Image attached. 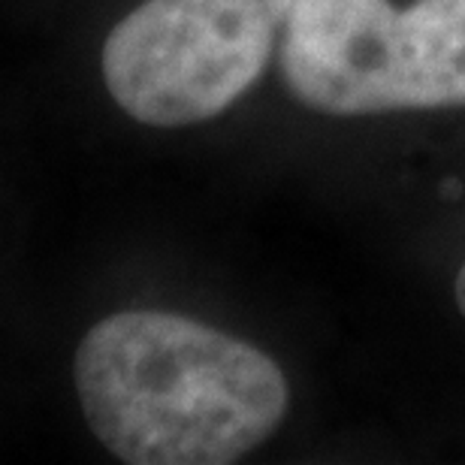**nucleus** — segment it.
Listing matches in <instances>:
<instances>
[{
  "instance_id": "f257e3e1",
  "label": "nucleus",
  "mask_w": 465,
  "mask_h": 465,
  "mask_svg": "<svg viewBox=\"0 0 465 465\" xmlns=\"http://www.w3.org/2000/svg\"><path fill=\"white\" fill-rule=\"evenodd\" d=\"M91 432L130 465H227L260 448L291 405L260 348L170 312H118L73 360Z\"/></svg>"
},
{
  "instance_id": "39448f33",
  "label": "nucleus",
  "mask_w": 465,
  "mask_h": 465,
  "mask_svg": "<svg viewBox=\"0 0 465 465\" xmlns=\"http://www.w3.org/2000/svg\"><path fill=\"white\" fill-rule=\"evenodd\" d=\"M457 305H460V312L465 314V263H462L460 275H457Z\"/></svg>"
},
{
  "instance_id": "7ed1b4c3",
  "label": "nucleus",
  "mask_w": 465,
  "mask_h": 465,
  "mask_svg": "<svg viewBox=\"0 0 465 465\" xmlns=\"http://www.w3.org/2000/svg\"><path fill=\"white\" fill-rule=\"evenodd\" d=\"M296 0H145L109 31L106 91L148 127L221 115L263 76Z\"/></svg>"
},
{
  "instance_id": "f03ea898",
  "label": "nucleus",
  "mask_w": 465,
  "mask_h": 465,
  "mask_svg": "<svg viewBox=\"0 0 465 465\" xmlns=\"http://www.w3.org/2000/svg\"><path fill=\"white\" fill-rule=\"evenodd\" d=\"M282 73L327 115L465 106V0H296Z\"/></svg>"
},
{
  "instance_id": "20e7f679",
  "label": "nucleus",
  "mask_w": 465,
  "mask_h": 465,
  "mask_svg": "<svg viewBox=\"0 0 465 465\" xmlns=\"http://www.w3.org/2000/svg\"><path fill=\"white\" fill-rule=\"evenodd\" d=\"M441 197H444V200H460V197H462V182H460V179H453V175H450V179L441 184Z\"/></svg>"
}]
</instances>
